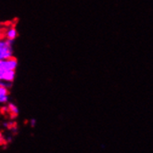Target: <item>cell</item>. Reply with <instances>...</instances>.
<instances>
[{
	"mask_svg": "<svg viewBox=\"0 0 153 153\" xmlns=\"http://www.w3.org/2000/svg\"><path fill=\"white\" fill-rule=\"evenodd\" d=\"M35 124H36V120H35V119H31L30 120V125H31V126L32 127H34L35 126Z\"/></svg>",
	"mask_w": 153,
	"mask_h": 153,
	"instance_id": "cell-9",
	"label": "cell"
},
{
	"mask_svg": "<svg viewBox=\"0 0 153 153\" xmlns=\"http://www.w3.org/2000/svg\"><path fill=\"white\" fill-rule=\"evenodd\" d=\"M13 42L7 38L0 39V59H8L14 57Z\"/></svg>",
	"mask_w": 153,
	"mask_h": 153,
	"instance_id": "cell-1",
	"label": "cell"
},
{
	"mask_svg": "<svg viewBox=\"0 0 153 153\" xmlns=\"http://www.w3.org/2000/svg\"><path fill=\"white\" fill-rule=\"evenodd\" d=\"M7 105L8 113L11 115L12 118H14V117H17L18 114H19V112H20V110H19V108H18V106L15 103H13V102H8Z\"/></svg>",
	"mask_w": 153,
	"mask_h": 153,
	"instance_id": "cell-6",
	"label": "cell"
},
{
	"mask_svg": "<svg viewBox=\"0 0 153 153\" xmlns=\"http://www.w3.org/2000/svg\"><path fill=\"white\" fill-rule=\"evenodd\" d=\"M16 77V70H7L0 74V80H4L8 83H13Z\"/></svg>",
	"mask_w": 153,
	"mask_h": 153,
	"instance_id": "cell-3",
	"label": "cell"
},
{
	"mask_svg": "<svg viewBox=\"0 0 153 153\" xmlns=\"http://www.w3.org/2000/svg\"><path fill=\"white\" fill-rule=\"evenodd\" d=\"M10 102V89L0 86V105H6Z\"/></svg>",
	"mask_w": 153,
	"mask_h": 153,
	"instance_id": "cell-5",
	"label": "cell"
},
{
	"mask_svg": "<svg viewBox=\"0 0 153 153\" xmlns=\"http://www.w3.org/2000/svg\"><path fill=\"white\" fill-rule=\"evenodd\" d=\"M12 85H13V83H8L4 80H0V86H2V87H6L7 89H10V88H11Z\"/></svg>",
	"mask_w": 153,
	"mask_h": 153,
	"instance_id": "cell-7",
	"label": "cell"
},
{
	"mask_svg": "<svg viewBox=\"0 0 153 153\" xmlns=\"http://www.w3.org/2000/svg\"><path fill=\"white\" fill-rule=\"evenodd\" d=\"M18 37V31L15 26H8L5 29V38L15 41V39Z\"/></svg>",
	"mask_w": 153,
	"mask_h": 153,
	"instance_id": "cell-4",
	"label": "cell"
},
{
	"mask_svg": "<svg viewBox=\"0 0 153 153\" xmlns=\"http://www.w3.org/2000/svg\"><path fill=\"white\" fill-rule=\"evenodd\" d=\"M5 37V29H3L2 27H0V39H2Z\"/></svg>",
	"mask_w": 153,
	"mask_h": 153,
	"instance_id": "cell-8",
	"label": "cell"
},
{
	"mask_svg": "<svg viewBox=\"0 0 153 153\" xmlns=\"http://www.w3.org/2000/svg\"><path fill=\"white\" fill-rule=\"evenodd\" d=\"M18 67V60L14 57L8 59H0V74L3 71H7V70H16Z\"/></svg>",
	"mask_w": 153,
	"mask_h": 153,
	"instance_id": "cell-2",
	"label": "cell"
},
{
	"mask_svg": "<svg viewBox=\"0 0 153 153\" xmlns=\"http://www.w3.org/2000/svg\"><path fill=\"white\" fill-rule=\"evenodd\" d=\"M6 141H7V143H11V142H12V137H6Z\"/></svg>",
	"mask_w": 153,
	"mask_h": 153,
	"instance_id": "cell-10",
	"label": "cell"
}]
</instances>
